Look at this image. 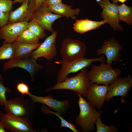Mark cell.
I'll use <instances>...</instances> for the list:
<instances>
[{
  "label": "cell",
  "instance_id": "13",
  "mask_svg": "<svg viewBox=\"0 0 132 132\" xmlns=\"http://www.w3.org/2000/svg\"><path fill=\"white\" fill-rule=\"evenodd\" d=\"M132 87V78L130 76L119 77L110 84L105 100L108 102L112 97L117 96L122 97L127 96Z\"/></svg>",
  "mask_w": 132,
  "mask_h": 132
},
{
  "label": "cell",
  "instance_id": "22",
  "mask_svg": "<svg viewBox=\"0 0 132 132\" xmlns=\"http://www.w3.org/2000/svg\"><path fill=\"white\" fill-rule=\"evenodd\" d=\"M39 39L33 32L26 29L17 37L16 40L20 42L30 44L39 43Z\"/></svg>",
  "mask_w": 132,
  "mask_h": 132
},
{
  "label": "cell",
  "instance_id": "35",
  "mask_svg": "<svg viewBox=\"0 0 132 132\" xmlns=\"http://www.w3.org/2000/svg\"><path fill=\"white\" fill-rule=\"evenodd\" d=\"M26 0H14L12 1L13 4L16 2H19L20 3H22Z\"/></svg>",
  "mask_w": 132,
  "mask_h": 132
},
{
  "label": "cell",
  "instance_id": "17",
  "mask_svg": "<svg viewBox=\"0 0 132 132\" xmlns=\"http://www.w3.org/2000/svg\"><path fill=\"white\" fill-rule=\"evenodd\" d=\"M117 0H113L103 8L101 16L114 30L121 31L123 29L119 24Z\"/></svg>",
  "mask_w": 132,
  "mask_h": 132
},
{
  "label": "cell",
  "instance_id": "19",
  "mask_svg": "<svg viewBox=\"0 0 132 132\" xmlns=\"http://www.w3.org/2000/svg\"><path fill=\"white\" fill-rule=\"evenodd\" d=\"M107 23L105 20L96 21L87 18L77 20L73 25L74 30L77 33L83 34L88 31L96 29L100 26Z\"/></svg>",
  "mask_w": 132,
  "mask_h": 132
},
{
  "label": "cell",
  "instance_id": "30",
  "mask_svg": "<svg viewBox=\"0 0 132 132\" xmlns=\"http://www.w3.org/2000/svg\"><path fill=\"white\" fill-rule=\"evenodd\" d=\"M10 12L0 11V28L8 24Z\"/></svg>",
  "mask_w": 132,
  "mask_h": 132
},
{
  "label": "cell",
  "instance_id": "3",
  "mask_svg": "<svg viewBox=\"0 0 132 132\" xmlns=\"http://www.w3.org/2000/svg\"><path fill=\"white\" fill-rule=\"evenodd\" d=\"M100 63L99 66L94 64L92 65L91 70L87 72L88 78L92 83L108 86L119 77L121 71L119 68H113L111 65L105 62Z\"/></svg>",
  "mask_w": 132,
  "mask_h": 132
},
{
  "label": "cell",
  "instance_id": "1",
  "mask_svg": "<svg viewBox=\"0 0 132 132\" xmlns=\"http://www.w3.org/2000/svg\"><path fill=\"white\" fill-rule=\"evenodd\" d=\"M78 104L80 109L79 114L77 116L75 122L82 131L88 132L94 129V123L100 117L102 111L96 110L95 106L89 101L85 99L79 94Z\"/></svg>",
  "mask_w": 132,
  "mask_h": 132
},
{
  "label": "cell",
  "instance_id": "7",
  "mask_svg": "<svg viewBox=\"0 0 132 132\" xmlns=\"http://www.w3.org/2000/svg\"><path fill=\"white\" fill-rule=\"evenodd\" d=\"M0 121L5 128L14 132H35L28 119L19 118L7 113L3 114L0 111Z\"/></svg>",
  "mask_w": 132,
  "mask_h": 132
},
{
  "label": "cell",
  "instance_id": "24",
  "mask_svg": "<svg viewBox=\"0 0 132 132\" xmlns=\"http://www.w3.org/2000/svg\"><path fill=\"white\" fill-rule=\"evenodd\" d=\"M42 111L47 114H53L57 116L61 120V127H66L68 128L74 132H78L79 131L77 129L74 124L73 123L68 122L64 119L60 115V114L57 112H53L44 106H42L41 108Z\"/></svg>",
  "mask_w": 132,
  "mask_h": 132
},
{
  "label": "cell",
  "instance_id": "12",
  "mask_svg": "<svg viewBox=\"0 0 132 132\" xmlns=\"http://www.w3.org/2000/svg\"><path fill=\"white\" fill-rule=\"evenodd\" d=\"M36 60L32 57L20 59L13 58L4 63L3 69L4 71L14 67H18L23 68L30 73L32 80H34L36 73L42 69L43 67L38 64Z\"/></svg>",
  "mask_w": 132,
  "mask_h": 132
},
{
  "label": "cell",
  "instance_id": "4",
  "mask_svg": "<svg viewBox=\"0 0 132 132\" xmlns=\"http://www.w3.org/2000/svg\"><path fill=\"white\" fill-rule=\"evenodd\" d=\"M85 44L80 40L67 38L63 40L60 51L62 59L55 62L57 64L67 62L83 57L86 52Z\"/></svg>",
  "mask_w": 132,
  "mask_h": 132
},
{
  "label": "cell",
  "instance_id": "26",
  "mask_svg": "<svg viewBox=\"0 0 132 132\" xmlns=\"http://www.w3.org/2000/svg\"><path fill=\"white\" fill-rule=\"evenodd\" d=\"M96 124L97 132H117V128L116 127L110 126H108L104 125L102 122L101 118H98L96 121Z\"/></svg>",
  "mask_w": 132,
  "mask_h": 132
},
{
  "label": "cell",
  "instance_id": "9",
  "mask_svg": "<svg viewBox=\"0 0 132 132\" xmlns=\"http://www.w3.org/2000/svg\"><path fill=\"white\" fill-rule=\"evenodd\" d=\"M63 16L54 14L47 7L42 4L34 12L31 20L37 22L45 30L52 33L55 31L52 27L54 22Z\"/></svg>",
  "mask_w": 132,
  "mask_h": 132
},
{
  "label": "cell",
  "instance_id": "28",
  "mask_svg": "<svg viewBox=\"0 0 132 132\" xmlns=\"http://www.w3.org/2000/svg\"><path fill=\"white\" fill-rule=\"evenodd\" d=\"M12 0H0V11L10 12L12 8Z\"/></svg>",
  "mask_w": 132,
  "mask_h": 132
},
{
  "label": "cell",
  "instance_id": "8",
  "mask_svg": "<svg viewBox=\"0 0 132 132\" xmlns=\"http://www.w3.org/2000/svg\"><path fill=\"white\" fill-rule=\"evenodd\" d=\"M57 34L56 31L52 33L36 50L32 52L31 57L36 60L43 57L48 60L54 58L57 54L56 43Z\"/></svg>",
  "mask_w": 132,
  "mask_h": 132
},
{
  "label": "cell",
  "instance_id": "23",
  "mask_svg": "<svg viewBox=\"0 0 132 132\" xmlns=\"http://www.w3.org/2000/svg\"><path fill=\"white\" fill-rule=\"evenodd\" d=\"M12 43H4L0 47V60L13 58L15 49Z\"/></svg>",
  "mask_w": 132,
  "mask_h": 132
},
{
  "label": "cell",
  "instance_id": "36",
  "mask_svg": "<svg viewBox=\"0 0 132 132\" xmlns=\"http://www.w3.org/2000/svg\"><path fill=\"white\" fill-rule=\"evenodd\" d=\"M117 0L120 2L122 3L123 4H124V3L127 0Z\"/></svg>",
  "mask_w": 132,
  "mask_h": 132
},
{
  "label": "cell",
  "instance_id": "14",
  "mask_svg": "<svg viewBox=\"0 0 132 132\" xmlns=\"http://www.w3.org/2000/svg\"><path fill=\"white\" fill-rule=\"evenodd\" d=\"M108 86L92 83L88 88L87 97L88 100L97 109L101 108L106 100Z\"/></svg>",
  "mask_w": 132,
  "mask_h": 132
},
{
  "label": "cell",
  "instance_id": "32",
  "mask_svg": "<svg viewBox=\"0 0 132 132\" xmlns=\"http://www.w3.org/2000/svg\"><path fill=\"white\" fill-rule=\"evenodd\" d=\"M103 9L110 2L109 0H96Z\"/></svg>",
  "mask_w": 132,
  "mask_h": 132
},
{
  "label": "cell",
  "instance_id": "18",
  "mask_svg": "<svg viewBox=\"0 0 132 132\" xmlns=\"http://www.w3.org/2000/svg\"><path fill=\"white\" fill-rule=\"evenodd\" d=\"M42 43L30 44L23 43L15 40L12 43L15 49L13 58L20 59L29 57L30 56H31L33 51L36 49Z\"/></svg>",
  "mask_w": 132,
  "mask_h": 132
},
{
  "label": "cell",
  "instance_id": "27",
  "mask_svg": "<svg viewBox=\"0 0 132 132\" xmlns=\"http://www.w3.org/2000/svg\"><path fill=\"white\" fill-rule=\"evenodd\" d=\"M11 91V90L8 88L4 86L2 79H0V104L4 105L7 101L6 98L5 93Z\"/></svg>",
  "mask_w": 132,
  "mask_h": 132
},
{
  "label": "cell",
  "instance_id": "34",
  "mask_svg": "<svg viewBox=\"0 0 132 132\" xmlns=\"http://www.w3.org/2000/svg\"><path fill=\"white\" fill-rule=\"evenodd\" d=\"M5 127L2 122L0 121V132H6L5 129Z\"/></svg>",
  "mask_w": 132,
  "mask_h": 132
},
{
  "label": "cell",
  "instance_id": "10",
  "mask_svg": "<svg viewBox=\"0 0 132 132\" xmlns=\"http://www.w3.org/2000/svg\"><path fill=\"white\" fill-rule=\"evenodd\" d=\"M18 8L9 13L8 24L27 22L36 11L34 0H26Z\"/></svg>",
  "mask_w": 132,
  "mask_h": 132
},
{
  "label": "cell",
  "instance_id": "33",
  "mask_svg": "<svg viewBox=\"0 0 132 132\" xmlns=\"http://www.w3.org/2000/svg\"><path fill=\"white\" fill-rule=\"evenodd\" d=\"M45 0H34L36 11L43 3Z\"/></svg>",
  "mask_w": 132,
  "mask_h": 132
},
{
  "label": "cell",
  "instance_id": "25",
  "mask_svg": "<svg viewBox=\"0 0 132 132\" xmlns=\"http://www.w3.org/2000/svg\"><path fill=\"white\" fill-rule=\"evenodd\" d=\"M27 29L33 32L39 39H43L46 36L45 29L36 21H31L28 22Z\"/></svg>",
  "mask_w": 132,
  "mask_h": 132
},
{
  "label": "cell",
  "instance_id": "21",
  "mask_svg": "<svg viewBox=\"0 0 132 132\" xmlns=\"http://www.w3.org/2000/svg\"><path fill=\"white\" fill-rule=\"evenodd\" d=\"M119 17L120 21H122L128 25L132 24V8L124 4L117 5Z\"/></svg>",
  "mask_w": 132,
  "mask_h": 132
},
{
  "label": "cell",
  "instance_id": "5",
  "mask_svg": "<svg viewBox=\"0 0 132 132\" xmlns=\"http://www.w3.org/2000/svg\"><path fill=\"white\" fill-rule=\"evenodd\" d=\"M94 61H99L100 63L105 62L104 55H103L100 56L92 58L83 57L67 62L59 63L58 64H61L62 66L57 73V83L63 81L69 74L76 72L83 68H87Z\"/></svg>",
  "mask_w": 132,
  "mask_h": 132
},
{
  "label": "cell",
  "instance_id": "37",
  "mask_svg": "<svg viewBox=\"0 0 132 132\" xmlns=\"http://www.w3.org/2000/svg\"><path fill=\"white\" fill-rule=\"evenodd\" d=\"M0 79H3L2 76L0 74Z\"/></svg>",
  "mask_w": 132,
  "mask_h": 132
},
{
  "label": "cell",
  "instance_id": "6",
  "mask_svg": "<svg viewBox=\"0 0 132 132\" xmlns=\"http://www.w3.org/2000/svg\"><path fill=\"white\" fill-rule=\"evenodd\" d=\"M34 103L32 100L18 97L7 101L4 104V109L7 113L15 116L26 119L33 113Z\"/></svg>",
  "mask_w": 132,
  "mask_h": 132
},
{
  "label": "cell",
  "instance_id": "11",
  "mask_svg": "<svg viewBox=\"0 0 132 132\" xmlns=\"http://www.w3.org/2000/svg\"><path fill=\"white\" fill-rule=\"evenodd\" d=\"M122 48V46L113 38L105 40L101 47L97 50L96 54L98 56L105 55L107 58L106 63L111 65L113 62L120 61L121 57L120 52Z\"/></svg>",
  "mask_w": 132,
  "mask_h": 132
},
{
  "label": "cell",
  "instance_id": "31",
  "mask_svg": "<svg viewBox=\"0 0 132 132\" xmlns=\"http://www.w3.org/2000/svg\"><path fill=\"white\" fill-rule=\"evenodd\" d=\"M63 3L61 0H45L43 4L49 6L57 4Z\"/></svg>",
  "mask_w": 132,
  "mask_h": 132
},
{
  "label": "cell",
  "instance_id": "29",
  "mask_svg": "<svg viewBox=\"0 0 132 132\" xmlns=\"http://www.w3.org/2000/svg\"><path fill=\"white\" fill-rule=\"evenodd\" d=\"M16 87L17 90L22 94V96L24 94L27 95L30 93L28 86L25 83L19 82L17 85Z\"/></svg>",
  "mask_w": 132,
  "mask_h": 132
},
{
  "label": "cell",
  "instance_id": "16",
  "mask_svg": "<svg viewBox=\"0 0 132 132\" xmlns=\"http://www.w3.org/2000/svg\"><path fill=\"white\" fill-rule=\"evenodd\" d=\"M28 22H23L8 24L0 29V39L4 43H12L27 29Z\"/></svg>",
  "mask_w": 132,
  "mask_h": 132
},
{
  "label": "cell",
  "instance_id": "15",
  "mask_svg": "<svg viewBox=\"0 0 132 132\" xmlns=\"http://www.w3.org/2000/svg\"><path fill=\"white\" fill-rule=\"evenodd\" d=\"M27 95L33 102H40L44 104L60 114L65 113L69 106L68 100L59 101L54 98L51 95L40 97L34 95L30 93Z\"/></svg>",
  "mask_w": 132,
  "mask_h": 132
},
{
  "label": "cell",
  "instance_id": "2",
  "mask_svg": "<svg viewBox=\"0 0 132 132\" xmlns=\"http://www.w3.org/2000/svg\"><path fill=\"white\" fill-rule=\"evenodd\" d=\"M88 71L86 68H83L77 75L71 77H67L63 81L48 88L46 91L59 89H68L74 91L87 97L88 88L92 83L88 78Z\"/></svg>",
  "mask_w": 132,
  "mask_h": 132
},
{
  "label": "cell",
  "instance_id": "20",
  "mask_svg": "<svg viewBox=\"0 0 132 132\" xmlns=\"http://www.w3.org/2000/svg\"><path fill=\"white\" fill-rule=\"evenodd\" d=\"M72 6L62 3L52 5L49 7L52 12L65 17L67 19L70 18L72 20L76 18V15L79 13L80 9L77 8L73 9Z\"/></svg>",
  "mask_w": 132,
  "mask_h": 132
}]
</instances>
